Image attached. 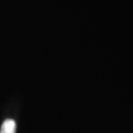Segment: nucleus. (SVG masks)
<instances>
[{
  "label": "nucleus",
  "mask_w": 133,
  "mask_h": 133,
  "mask_svg": "<svg viewBox=\"0 0 133 133\" xmlns=\"http://www.w3.org/2000/svg\"><path fill=\"white\" fill-rule=\"evenodd\" d=\"M0 133H16V122L14 119H6L1 125Z\"/></svg>",
  "instance_id": "1"
}]
</instances>
